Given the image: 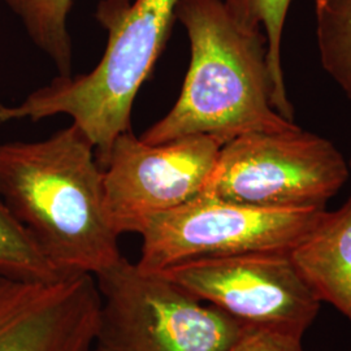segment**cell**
Segmentation results:
<instances>
[{"mask_svg": "<svg viewBox=\"0 0 351 351\" xmlns=\"http://www.w3.org/2000/svg\"><path fill=\"white\" fill-rule=\"evenodd\" d=\"M324 213L326 208L254 207L201 194L143 224L137 265L159 272L204 256L290 252Z\"/></svg>", "mask_w": 351, "mask_h": 351, "instance_id": "8992f818", "label": "cell"}, {"mask_svg": "<svg viewBox=\"0 0 351 351\" xmlns=\"http://www.w3.org/2000/svg\"><path fill=\"white\" fill-rule=\"evenodd\" d=\"M290 256L316 298L351 322V197L339 210H326Z\"/></svg>", "mask_w": 351, "mask_h": 351, "instance_id": "30bf717a", "label": "cell"}, {"mask_svg": "<svg viewBox=\"0 0 351 351\" xmlns=\"http://www.w3.org/2000/svg\"><path fill=\"white\" fill-rule=\"evenodd\" d=\"M239 23L261 29L267 40L268 66L274 82V104L277 112L294 121V107L289 99L282 71V37L293 0H223Z\"/></svg>", "mask_w": 351, "mask_h": 351, "instance_id": "7c38bea8", "label": "cell"}, {"mask_svg": "<svg viewBox=\"0 0 351 351\" xmlns=\"http://www.w3.org/2000/svg\"><path fill=\"white\" fill-rule=\"evenodd\" d=\"M91 351H94V350H91Z\"/></svg>", "mask_w": 351, "mask_h": 351, "instance_id": "ac0fdd59", "label": "cell"}, {"mask_svg": "<svg viewBox=\"0 0 351 351\" xmlns=\"http://www.w3.org/2000/svg\"><path fill=\"white\" fill-rule=\"evenodd\" d=\"M221 146L207 136L150 145L132 129L121 133L101 164L106 207L117 233L138 234L151 217L201 195Z\"/></svg>", "mask_w": 351, "mask_h": 351, "instance_id": "ba28073f", "label": "cell"}, {"mask_svg": "<svg viewBox=\"0 0 351 351\" xmlns=\"http://www.w3.org/2000/svg\"><path fill=\"white\" fill-rule=\"evenodd\" d=\"M228 351H303L302 336L271 326L243 324Z\"/></svg>", "mask_w": 351, "mask_h": 351, "instance_id": "9a60e30c", "label": "cell"}, {"mask_svg": "<svg viewBox=\"0 0 351 351\" xmlns=\"http://www.w3.org/2000/svg\"><path fill=\"white\" fill-rule=\"evenodd\" d=\"M0 197L62 275L95 277L124 258L95 147L73 123L42 141L0 143Z\"/></svg>", "mask_w": 351, "mask_h": 351, "instance_id": "6da1fadb", "label": "cell"}, {"mask_svg": "<svg viewBox=\"0 0 351 351\" xmlns=\"http://www.w3.org/2000/svg\"><path fill=\"white\" fill-rule=\"evenodd\" d=\"M1 277H3V276H0V280H1Z\"/></svg>", "mask_w": 351, "mask_h": 351, "instance_id": "e0dca14e", "label": "cell"}, {"mask_svg": "<svg viewBox=\"0 0 351 351\" xmlns=\"http://www.w3.org/2000/svg\"><path fill=\"white\" fill-rule=\"evenodd\" d=\"M0 276L29 282H50L66 276L51 264L1 197Z\"/></svg>", "mask_w": 351, "mask_h": 351, "instance_id": "5bb4252c", "label": "cell"}, {"mask_svg": "<svg viewBox=\"0 0 351 351\" xmlns=\"http://www.w3.org/2000/svg\"><path fill=\"white\" fill-rule=\"evenodd\" d=\"M176 20L188 34V73L173 107L142 141L160 145L207 136L226 145L243 134L297 126L275 108L261 29L239 23L223 0H178Z\"/></svg>", "mask_w": 351, "mask_h": 351, "instance_id": "7a4b0ae2", "label": "cell"}, {"mask_svg": "<svg viewBox=\"0 0 351 351\" xmlns=\"http://www.w3.org/2000/svg\"><path fill=\"white\" fill-rule=\"evenodd\" d=\"M315 24L320 63L351 101V0H315Z\"/></svg>", "mask_w": 351, "mask_h": 351, "instance_id": "4fadbf2b", "label": "cell"}, {"mask_svg": "<svg viewBox=\"0 0 351 351\" xmlns=\"http://www.w3.org/2000/svg\"><path fill=\"white\" fill-rule=\"evenodd\" d=\"M178 0H101L107 32L99 64L86 75H58L17 104H0V125L66 114L95 147L101 167L114 139L132 129V111L176 20Z\"/></svg>", "mask_w": 351, "mask_h": 351, "instance_id": "3957f363", "label": "cell"}, {"mask_svg": "<svg viewBox=\"0 0 351 351\" xmlns=\"http://www.w3.org/2000/svg\"><path fill=\"white\" fill-rule=\"evenodd\" d=\"M349 167H350V171H351V160L349 162Z\"/></svg>", "mask_w": 351, "mask_h": 351, "instance_id": "2e32d148", "label": "cell"}, {"mask_svg": "<svg viewBox=\"0 0 351 351\" xmlns=\"http://www.w3.org/2000/svg\"><path fill=\"white\" fill-rule=\"evenodd\" d=\"M24 26L27 37L42 51L59 75H72L73 45L69 14L73 0H0Z\"/></svg>", "mask_w": 351, "mask_h": 351, "instance_id": "8fae6325", "label": "cell"}, {"mask_svg": "<svg viewBox=\"0 0 351 351\" xmlns=\"http://www.w3.org/2000/svg\"><path fill=\"white\" fill-rule=\"evenodd\" d=\"M101 297L95 277L0 280V351H91Z\"/></svg>", "mask_w": 351, "mask_h": 351, "instance_id": "9c48e42d", "label": "cell"}, {"mask_svg": "<svg viewBox=\"0 0 351 351\" xmlns=\"http://www.w3.org/2000/svg\"><path fill=\"white\" fill-rule=\"evenodd\" d=\"M349 173L329 139L297 125L226 142L202 194L263 208H326Z\"/></svg>", "mask_w": 351, "mask_h": 351, "instance_id": "5b68a950", "label": "cell"}, {"mask_svg": "<svg viewBox=\"0 0 351 351\" xmlns=\"http://www.w3.org/2000/svg\"><path fill=\"white\" fill-rule=\"evenodd\" d=\"M101 297L94 351H228L234 317L123 258L95 276Z\"/></svg>", "mask_w": 351, "mask_h": 351, "instance_id": "277c9868", "label": "cell"}, {"mask_svg": "<svg viewBox=\"0 0 351 351\" xmlns=\"http://www.w3.org/2000/svg\"><path fill=\"white\" fill-rule=\"evenodd\" d=\"M159 272L242 324L271 326L298 336L314 323L322 304L290 252L204 256Z\"/></svg>", "mask_w": 351, "mask_h": 351, "instance_id": "52a82bcc", "label": "cell"}]
</instances>
